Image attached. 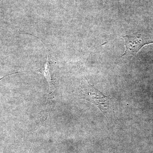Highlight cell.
<instances>
[{"instance_id":"6da1fadb","label":"cell","mask_w":153,"mask_h":153,"mask_svg":"<svg viewBox=\"0 0 153 153\" xmlns=\"http://www.w3.org/2000/svg\"><path fill=\"white\" fill-rule=\"evenodd\" d=\"M124 39L126 50L121 57L135 56L145 45L153 43V32H143L122 36Z\"/></svg>"},{"instance_id":"3957f363","label":"cell","mask_w":153,"mask_h":153,"mask_svg":"<svg viewBox=\"0 0 153 153\" xmlns=\"http://www.w3.org/2000/svg\"><path fill=\"white\" fill-rule=\"evenodd\" d=\"M45 46V48L47 49V57L45 61V64L41 70V72L45 76L49 86V91L50 94L54 91L55 86H54V82L52 79V74H51V65H52V60L49 56V51L47 49V47Z\"/></svg>"},{"instance_id":"7a4b0ae2","label":"cell","mask_w":153,"mask_h":153,"mask_svg":"<svg viewBox=\"0 0 153 153\" xmlns=\"http://www.w3.org/2000/svg\"><path fill=\"white\" fill-rule=\"evenodd\" d=\"M85 96L89 98L93 103L102 110L108 109L109 99L88 82V85L84 88Z\"/></svg>"}]
</instances>
